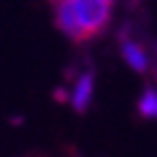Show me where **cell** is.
<instances>
[{
	"instance_id": "obj_1",
	"label": "cell",
	"mask_w": 157,
	"mask_h": 157,
	"mask_svg": "<svg viewBox=\"0 0 157 157\" xmlns=\"http://www.w3.org/2000/svg\"><path fill=\"white\" fill-rule=\"evenodd\" d=\"M109 5V0H55L57 26L72 42H90L107 26Z\"/></svg>"
},
{
	"instance_id": "obj_2",
	"label": "cell",
	"mask_w": 157,
	"mask_h": 157,
	"mask_svg": "<svg viewBox=\"0 0 157 157\" xmlns=\"http://www.w3.org/2000/svg\"><path fill=\"white\" fill-rule=\"evenodd\" d=\"M92 92H94V76H92V72H85L74 83V90H72V96H70L72 107L76 111H85L90 101H92Z\"/></svg>"
},
{
	"instance_id": "obj_3",
	"label": "cell",
	"mask_w": 157,
	"mask_h": 157,
	"mask_svg": "<svg viewBox=\"0 0 157 157\" xmlns=\"http://www.w3.org/2000/svg\"><path fill=\"white\" fill-rule=\"evenodd\" d=\"M122 55L127 59V63L135 70V72H146L148 68V59H146V52L140 44L131 42V39H124L122 42Z\"/></svg>"
},
{
	"instance_id": "obj_4",
	"label": "cell",
	"mask_w": 157,
	"mask_h": 157,
	"mask_svg": "<svg viewBox=\"0 0 157 157\" xmlns=\"http://www.w3.org/2000/svg\"><path fill=\"white\" fill-rule=\"evenodd\" d=\"M140 113L144 118H157V90L148 87L140 98Z\"/></svg>"
},
{
	"instance_id": "obj_5",
	"label": "cell",
	"mask_w": 157,
	"mask_h": 157,
	"mask_svg": "<svg viewBox=\"0 0 157 157\" xmlns=\"http://www.w3.org/2000/svg\"><path fill=\"white\" fill-rule=\"evenodd\" d=\"M109 2H111V0H109Z\"/></svg>"
},
{
	"instance_id": "obj_6",
	"label": "cell",
	"mask_w": 157,
	"mask_h": 157,
	"mask_svg": "<svg viewBox=\"0 0 157 157\" xmlns=\"http://www.w3.org/2000/svg\"><path fill=\"white\" fill-rule=\"evenodd\" d=\"M52 2H55V0H52Z\"/></svg>"
}]
</instances>
